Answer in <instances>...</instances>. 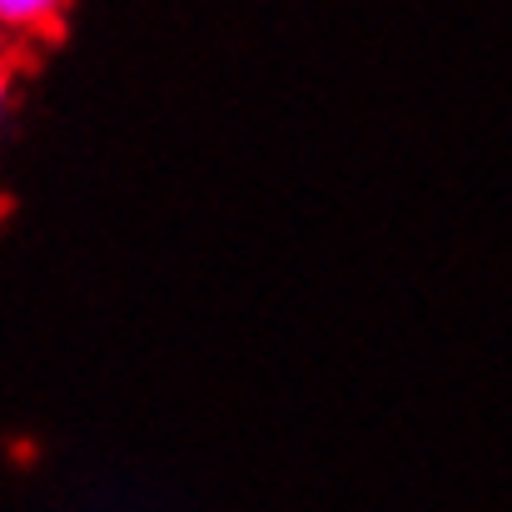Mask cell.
Returning a JSON list of instances; mask_svg holds the SVG:
<instances>
[{"mask_svg":"<svg viewBox=\"0 0 512 512\" xmlns=\"http://www.w3.org/2000/svg\"><path fill=\"white\" fill-rule=\"evenodd\" d=\"M65 0H0V25L5 30H50L60 20Z\"/></svg>","mask_w":512,"mask_h":512,"instance_id":"obj_1","label":"cell"},{"mask_svg":"<svg viewBox=\"0 0 512 512\" xmlns=\"http://www.w3.org/2000/svg\"><path fill=\"white\" fill-rule=\"evenodd\" d=\"M5 105H10V80H5V70H0V130H5Z\"/></svg>","mask_w":512,"mask_h":512,"instance_id":"obj_2","label":"cell"}]
</instances>
